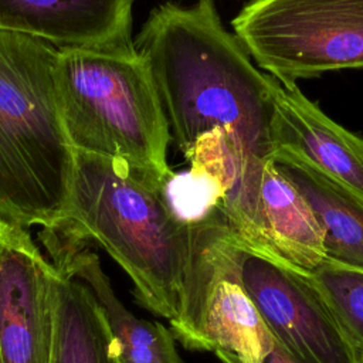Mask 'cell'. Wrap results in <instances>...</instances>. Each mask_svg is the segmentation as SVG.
I'll list each match as a JSON object with an SVG mask.
<instances>
[{"mask_svg":"<svg viewBox=\"0 0 363 363\" xmlns=\"http://www.w3.org/2000/svg\"><path fill=\"white\" fill-rule=\"evenodd\" d=\"M133 45L150 68L170 139L183 155L207 132L227 135L235 184L220 211L248 250L277 255L259 210L262 173L275 153V78L255 68L221 23L214 0L155 7Z\"/></svg>","mask_w":363,"mask_h":363,"instance_id":"cell-1","label":"cell"},{"mask_svg":"<svg viewBox=\"0 0 363 363\" xmlns=\"http://www.w3.org/2000/svg\"><path fill=\"white\" fill-rule=\"evenodd\" d=\"M74 174L60 221L41 241L101 247L129 277L135 301L173 320L179 312L191 228L170 211L163 184L128 164L74 150Z\"/></svg>","mask_w":363,"mask_h":363,"instance_id":"cell-2","label":"cell"},{"mask_svg":"<svg viewBox=\"0 0 363 363\" xmlns=\"http://www.w3.org/2000/svg\"><path fill=\"white\" fill-rule=\"evenodd\" d=\"M57 54L47 41L0 31V220L24 228L60 221L74 174Z\"/></svg>","mask_w":363,"mask_h":363,"instance_id":"cell-3","label":"cell"},{"mask_svg":"<svg viewBox=\"0 0 363 363\" xmlns=\"http://www.w3.org/2000/svg\"><path fill=\"white\" fill-rule=\"evenodd\" d=\"M55 84L74 150L119 160L164 184L170 132L143 55L133 41L58 48Z\"/></svg>","mask_w":363,"mask_h":363,"instance_id":"cell-4","label":"cell"},{"mask_svg":"<svg viewBox=\"0 0 363 363\" xmlns=\"http://www.w3.org/2000/svg\"><path fill=\"white\" fill-rule=\"evenodd\" d=\"M244 252L221 213L191 227L179 312L170 320L177 342L221 363H264L275 343L244 285Z\"/></svg>","mask_w":363,"mask_h":363,"instance_id":"cell-5","label":"cell"},{"mask_svg":"<svg viewBox=\"0 0 363 363\" xmlns=\"http://www.w3.org/2000/svg\"><path fill=\"white\" fill-rule=\"evenodd\" d=\"M231 26L251 60L284 84L363 68V0H250Z\"/></svg>","mask_w":363,"mask_h":363,"instance_id":"cell-6","label":"cell"},{"mask_svg":"<svg viewBox=\"0 0 363 363\" xmlns=\"http://www.w3.org/2000/svg\"><path fill=\"white\" fill-rule=\"evenodd\" d=\"M242 281L272 339L299 363H363L311 272L248 251Z\"/></svg>","mask_w":363,"mask_h":363,"instance_id":"cell-7","label":"cell"},{"mask_svg":"<svg viewBox=\"0 0 363 363\" xmlns=\"http://www.w3.org/2000/svg\"><path fill=\"white\" fill-rule=\"evenodd\" d=\"M55 284L27 228L0 220V363H50Z\"/></svg>","mask_w":363,"mask_h":363,"instance_id":"cell-8","label":"cell"},{"mask_svg":"<svg viewBox=\"0 0 363 363\" xmlns=\"http://www.w3.org/2000/svg\"><path fill=\"white\" fill-rule=\"evenodd\" d=\"M272 139L363 200V138L330 119L296 84L275 78Z\"/></svg>","mask_w":363,"mask_h":363,"instance_id":"cell-9","label":"cell"},{"mask_svg":"<svg viewBox=\"0 0 363 363\" xmlns=\"http://www.w3.org/2000/svg\"><path fill=\"white\" fill-rule=\"evenodd\" d=\"M133 0H0V31L57 48L130 41Z\"/></svg>","mask_w":363,"mask_h":363,"instance_id":"cell-10","label":"cell"},{"mask_svg":"<svg viewBox=\"0 0 363 363\" xmlns=\"http://www.w3.org/2000/svg\"><path fill=\"white\" fill-rule=\"evenodd\" d=\"M43 245L55 268L82 281L95 295L116 342L121 363H183L172 330L160 322L138 318L122 303L91 247Z\"/></svg>","mask_w":363,"mask_h":363,"instance_id":"cell-11","label":"cell"},{"mask_svg":"<svg viewBox=\"0 0 363 363\" xmlns=\"http://www.w3.org/2000/svg\"><path fill=\"white\" fill-rule=\"evenodd\" d=\"M272 162L313 211L326 259L363 269V200L291 150L277 149Z\"/></svg>","mask_w":363,"mask_h":363,"instance_id":"cell-12","label":"cell"},{"mask_svg":"<svg viewBox=\"0 0 363 363\" xmlns=\"http://www.w3.org/2000/svg\"><path fill=\"white\" fill-rule=\"evenodd\" d=\"M259 210L268 244L279 258L306 272L325 262L323 233L313 211L272 160L262 173Z\"/></svg>","mask_w":363,"mask_h":363,"instance_id":"cell-13","label":"cell"},{"mask_svg":"<svg viewBox=\"0 0 363 363\" xmlns=\"http://www.w3.org/2000/svg\"><path fill=\"white\" fill-rule=\"evenodd\" d=\"M55 271L54 342L50 363H121L116 342L92 291L65 271Z\"/></svg>","mask_w":363,"mask_h":363,"instance_id":"cell-14","label":"cell"},{"mask_svg":"<svg viewBox=\"0 0 363 363\" xmlns=\"http://www.w3.org/2000/svg\"><path fill=\"white\" fill-rule=\"evenodd\" d=\"M311 281L363 357V269L325 259Z\"/></svg>","mask_w":363,"mask_h":363,"instance_id":"cell-15","label":"cell"},{"mask_svg":"<svg viewBox=\"0 0 363 363\" xmlns=\"http://www.w3.org/2000/svg\"><path fill=\"white\" fill-rule=\"evenodd\" d=\"M163 193L177 221L190 228L221 213L224 193L218 183L201 170L190 167L186 173H172L163 184Z\"/></svg>","mask_w":363,"mask_h":363,"instance_id":"cell-16","label":"cell"},{"mask_svg":"<svg viewBox=\"0 0 363 363\" xmlns=\"http://www.w3.org/2000/svg\"><path fill=\"white\" fill-rule=\"evenodd\" d=\"M264 363H299V362L295 360L292 356H289L279 345L274 343V347L267 356V359L264 360Z\"/></svg>","mask_w":363,"mask_h":363,"instance_id":"cell-17","label":"cell"}]
</instances>
